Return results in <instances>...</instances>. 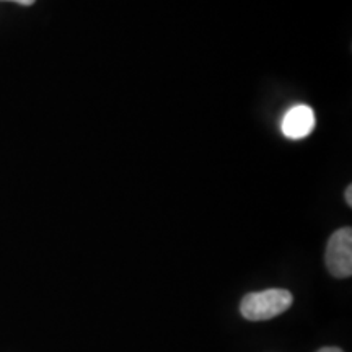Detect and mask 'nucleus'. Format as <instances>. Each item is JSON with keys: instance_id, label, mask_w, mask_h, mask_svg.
<instances>
[{"instance_id": "3", "label": "nucleus", "mask_w": 352, "mask_h": 352, "mask_svg": "<svg viewBox=\"0 0 352 352\" xmlns=\"http://www.w3.org/2000/svg\"><path fill=\"white\" fill-rule=\"evenodd\" d=\"M280 129L287 139L298 140L307 138L315 129L314 109L307 104H297V107L290 108L283 118Z\"/></svg>"}, {"instance_id": "2", "label": "nucleus", "mask_w": 352, "mask_h": 352, "mask_svg": "<svg viewBox=\"0 0 352 352\" xmlns=\"http://www.w3.org/2000/svg\"><path fill=\"white\" fill-rule=\"evenodd\" d=\"M327 266L334 277H349L352 274V230L340 228L329 236L327 246Z\"/></svg>"}, {"instance_id": "1", "label": "nucleus", "mask_w": 352, "mask_h": 352, "mask_svg": "<svg viewBox=\"0 0 352 352\" xmlns=\"http://www.w3.org/2000/svg\"><path fill=\"white\" fill-rule=\"evenodd\" d=\"M294 297L285 289H267L246 294L241 298V316L248 321H264L283 315L292 305Z\"/></svg>"}, {"instance_id": "5", "label": "nucleus", "mask_w": 352, "mask_h": 352, "mask_svg": "<svg viewBox=\"0 0 352 352\" xmlns=\"http://www.w3.org/2000/svg\"><path fill=\"white\" fill-rule=\"evenodd\" d=\"M316 352H342V351L340 349V347H321V349Z\"/></svg>"}, {"instance_id": "4", "label": "nucleus", "mask_w": 352, "mask_h": 352, "mask_svg": "<svg viewBox=\"0 0 352 352\" xmlns=\"http://www.w3.org/2000/svg\"><path fill=\"white\" fill-rule=\"evenodd\" d=\"M344 197H346V202H347V206H352V186L349 184V186L346 188V192H344Z\"/></svg>"}, {"instance_id": "6", "label": "nucleus", "mask_w": 352, "mask_h": 352, "mask_svg": "<svg viewBox=\"0 0 352 352\" xmlns=\"http://www.w3.org/2000/svg\"><path fill=\"white\" fill-rule=\"evenodd\" d=\"M16 2H19L20 6H25V7H28V6H33V3L36 2V0H16Z\"/></svg>"}, {"instance_id": "7", "label": "nucleus", "mask_w": 352, "mask_h": 352, "mask_svg": "<svg viewBox=\"0 0 352 352\" xmlns=\"http://www.w3.org/2000/svg\"><path fill=\"white\" fill-rule=\"evenodd\" d=\"M13 2H16V0H13Z\"/></svg>"}]
</instances>
